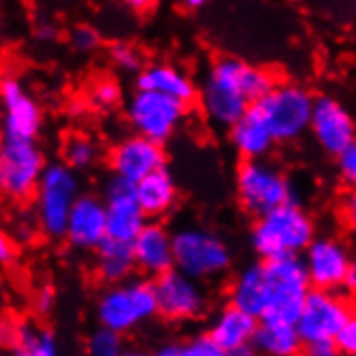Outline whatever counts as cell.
Returning a JSON list of instances; mask_svg holds the SVG:
<instances>
[{"instance_id": "47", "label": "cell", "mask_w": 356, "mask_h": 356, "mask_svg": "<svg viewBox=\"0 0 356 356\" xmlns=\"http://www.w3.org/2000/svg\"><path fill=\"white\" fill-rule=\"evenodd\" d=\"M205 3H203V0H193V3H186L184 7H188V9H201Z\"/></svg>"}, {"instance_id": "34", "label": "cell", "mask_w": 356, "mask_h": 356, "mask_svg": "<svg viewBox=\"0 0 356 356\" xmlns=\"http://www.w3.org/2000/svg\"><path fill=\"white\" fill-rule=\"evenodd\" d=\"M70 41H72V48L76 52H82V54H87V52H93L99 48L102 44V35L93 29V26H87V24H82V26H76L70 35Z\"/></svg>"}, {"instance_id": "45", "label": "cell", "mask_w": 356, "mask_h": 356, "mask_svg": "<svg viewBox=\"0 0 356 356\" xmlns=\"http://www.w3.org/2000/svg\"><path fill=\"white\" fill-rule=\"evenodd\" d=\"M346 287L352 291V294H356V257H354V261H352V268H350V275H348Z\"/></svg>"}, {"instance_id": "44", "label": "cell", "mask_w": 356, "mask_h": 356, "mask_svg": "<svg viewBox=\"0 0 356 356\" xmlns=\"http://www.w3.org/2000/svg\"><path fill=\"white\" fill-rule=\"evenodd\" d=\"M227 356H259V352L253 346H244V348H238L234 352H227Z\"/></svg>"}, {"instance_id": "41", "label": "cell", "mask_w": 356, "mask_h": 356, "mask_svg": "<svg viewBox=\"0 0 356 356\" xmlns=\"http://www.w3.org/2000/svg\"><path fill=\"white\" fill-rule=\"evenodd\" d=\"M13 257H15V246H13L11 238L0 229V266L11 264Z\"/></svg>"}, {"instance_id": "9", "label": "cell", "mask_w": 356, "mask_h": 356, "mask_svg": "<svg viewBox=\"0 0 356 356\" xmlns=\"http://www.w3.org/2000/svg\"><path fill=\"white\" fill-rule=\"evenodd\" d=\"M188 106L149 91H134L125 104V119H128L134 134L149 138L158 145L169 143L179 125L184 123Z\"/></svg>"}, {"instance_id": "30", "label": "cell", "mask_w": 356, "mask_h": 356, "mask_svg": "<svg viewBox=\"0 0 356 356\" xmlns=\"http://www.w3.org/2000/svg\"><path fill=\"white\" fill-rule=\"evenodd\" d=\"M125 341L123 334L97 326L87 337V356H123Z\"/></svg>"}, {"instance_id": "25", "label": "cell", "mask_w": 356, "mask_h": 356, "mask_svg": "<svg viewBox=\"0 0 356 356\" xmlns=\"http://www.w3.org/2000/svg\"><path fill=\"white\" fill-rule=\"evenodd\" d=\"M136 201L149 220L166 216L179 201V184L169 166L136 184Z\"/></svg>"}, {"instance_id": "18", "label": "cell", "mask_w": 356, "mask_h": 356, "mask_svg": "<svg viewBox=\"0 0 356 356\" xmlns=\"http://www.w3.org/2000/svg\"><path fill=\"white\" fill-rule=\"evenodd\" d=\"M209 76H214L216 80L225 82V85H229L234 91H238L250 106L259 104L277 87V80L272 76V72H268L266 67L253 65V63H246L242 58H236V56L218 58L212 65V70H209Z\"/></svg>"}, {"instance_id": "43", "label": "cell", "mask_w": 356, "mask_h": 356, "mask_svg": "<svg viewBox=\"0 0 356 356\" xmlns=\"http://www.w3.org/2000/svg\"><path fill=\"white\" fill-rule=\"evenodd\" d=\"M307 356H341L334 346H322V348H311L307 350Z\"/></svg>"}, {"instance_id": "38", "label": "cell", "mask_w": 356, "mask_h": 356, "mask_svg": "<svg viewBox=\"0 0 356 356\" xmlns=\"http://www.w3.org/2000/svg\"><path fill=\"white\" fill-rule=\"evenodd\" d=\"M54 307V289L52 287H39L33 294V309L39 316H48Z\"/></svg>"}, {"instance_id": "3", "label": "cell", "mask_w": 356, "mask_h": 356, "mask_svg": "<svg viewBox=\"0 0 356 356\" xmlns=\"http://www.w3.org/2000/svg\"><path fill=\"white\" fill-rule=\"evenodd\" d=\"M175 270L197 281L222 277L234 264L229 244L207 227L186 225L173 232Z\"/></svg>"}, {"instance_id": "5", "label": "cell", "mask_w": 356, "mask_h": 356, "mask_svg": "<svg viewBox=\"0 0 356 356\" xmlns=\"http://www.w3.org/2000/svg\"><path fill=\"white\" fill-rule=\"evenodd\" d=\"M316 97L296 82H277L255 111L264 117L277 143H294L311 128V115Z\"/></svg>"}, {"instance_id": "7", "label": "cell", "mask_w": 356, "mask_h": 356, "mask_svg": "<svg viewBox=\"0 0 356 356\" xmlns=\"http://www.w3.org/2000/svg\"><path fill=\"white\" fill-rule=\"evenodd\" d=\"M270 300L261 320L296 324L311 291L302 257H283L264 261Z\"/></svg>"}, {"instance_id": "33", "label": "cell", "mask_w": 356, "mask_h": 356, "mask_svg": "<svg viewBox=\"0 0 356 356\" xmlns=\"http://www.w3.org/2000/svg\"><path fill=\"white\" fill-rule=\"evenodd\" d=\"M184 356H227V352L207 332L184 341Z\"/></svg>"}, {"instance_id": "15", "label": "cell", "mask_w": 356, "mask_h": 356, "mask_svg": "<svg viewBox=\"0 0 356 356\" xmlns=\"http://www.w3.org/2000/svg\"><path fill=\"white\" fill-rule=\"evenodd\" d=\"M102 199L108 209V238L132 244L149 222L136 201V186L111 175V179L104 184Z\"/></svg>"}, {"instance_id": "14", "label": "cell", "mask_w": 356, "mask_h": 356, "mask_svg": "<svg viewBox=\"0 0 356 356\" xmlns=\"http://www.w3.org/2000/svg\"><path fill=\"white\" fill-rule=\"evenodd\" d=\"M309 132L328 156L337 158L352 143H356V121L348 106L332 95L316 97Z\"/></svg>"}, {"instance_id": "6", "label": "cell", "mask_w": 356, "mask_h": 356, "mask_svg": "<svg viewBox=\"0 0 356 356\" xmlns=\"http://www.w3.org/2000/svg\"><path fill=\"white\" fill-rule=\"evenodd\" d=\"M80 199V179L63 162H52L46 166L35 193L37 222L48 238H65L70 214Z\"/></svg>"}, {"instance_id": "40", "label": "cell", "mask_w": 356, "mask_h": 356, "mask_svg": "<svg viewBox=\"0 0 356 356\" xmlns=\"http://www.w3.org/2000/svg\"><path fill=\"white\" fill-rule=\"evenodd\" d=\"M343 222L352 234H356V193H350L343 201Z\"/></svg>"}, {"instance_id": "21", "label": "cell", "mask_w": 356, "mask_h": 356, "mask_svg": "<svg viewBox=\"0 0 356 356\" xmlns=\"http://www.w3.org/2000/svg\"><path fill=\"white\" fill-rule=\"evenodd\" d=\"M199 99H201V108L207 121L220 125V128H229V130L253 108L238 91H234L229 85H225V82L216 80L209 74L201 85Z\"/></svg>"}, {"instance_id": "37", "label": "cell", "mask_w": 356, "mask_h": 356, "mask_svg": "<svg viewBox=\"0 0 356 356\" xmlns=\"http://www.w3.org/2000/svg\"><path fill=\"white\" fill-rule=\"evenodd\" d=\"M19 332H22V322H15V320L0 322V343L13 350L19 341Z\"/></svg>"}, {"instance_id": "10", "label": "cell", "mask_w": 356, "mask_h": 356, "mask_svg": "<svg viewBox=\"0 0 356 356\" xmlns=\"http://www.w3.org/2000/svg\"><path fill=\"white\" fill-rule=\"evenodd\" d=\"M352 316V309L339 291L311 289L298 316L296 328L305 350L334 346L339 330Z\"/></svg>"}, {"instance_id": "12", "label": "cell", "mask_w": 356, "mask_h": 356, "mask_svg": "<svg viewBox=\"0 0 356 356\" xmlns=\"http://www.w3.org/2000/svg\"><path fill=\"white\" fill-rule=\"evenodd\" d=\"M0 108H3V138L37 140L44 128V111L17 76L0 78Z\"/></svg>"}, {"instance_id": "42", "label": "cell", "mask_w": 356, "mask_h": 356, "mask_svg": "<svg viewBox=\"0 0 356 356\" xmlns=\"http://www.w3.org/2000/svg\"><path fill=\"white\" fill-rule=\"evenodd\" d=\"M152 356H184V343L181 341H164L152 352Z\"/></svg>"}, {"instance_id": "17", "label": "cell", "mask_w": 356, "mask_h": 356, "mask_svg": "<svg viewBox=\"0 0 356 356\" xmlns=\"http://www.w3.org/2000/svg\"><path fill=\"white\" fill-rule=\"evenodd\" d=\"M106 238H108L106 203H104L102 197L95 195H80L70 214L65 240L70 242V246L78 250H93L95 253Z\"/></svg>"}, {"instance_id": "32", "label": "cell", "mask_w": 356, "mask_h": 356, "mask_svg": "<svg viewBox=\"0 0 356 356\" xmlns=\"http://www.w3.org/2000/svg\"><path fill=\"white\" fill-rule=\"evenodd\" d=\"M111 60H113V65L123 74H136L138 76L145 70L140 50L134 48L132 44H123V41H119V44H115L111 48Z\"/></svg>"}, {"instance_id": "27", "label": "cell", "mask_w": 356, "mask_h": 356, "mask_svg": "<svg viewBox=\"0 0 356 356\" xmlns=\"http://www.w3.org/2000/svg\"><path fill=\"white\" fill-rule=\"evenodd\" d=\"M95 270H97V277L106 285L130 281L136 270L132 244L106 238L95 250Z\"/></svg>"}, {"instance_id": "39", "label": "cell", "mask_w": 356, "mask_h": 356, "mask_svg": "<svg viewBox=\"0 0 356 356\" xmlns=\"http://www.w3.org/2000/svg\"><path fill=\"white\" fill-rule=\"evenodd\" d=\"M33 37L39 41V44H50L58 37V29L52 22H37L33 29Z\"/></svg>"}, {"instance_id": "20", "label": "cell", "mask_w": 356, "mask_h": 356, "mask_svg": "<svg viewBox=\"0 0 356 356\" xmlns=\"http://www.w3.org/2000/svg\"><path fill=\"white\" fill-rule=\"evenodd\" d=\"M136 89L171 97L184 106L199 97V87L193 76L173 63H149L136 76Z\"/></svg>"}, {"instance_id": "24", "label": "cell", "mask_w": 356, "mask_h": 356, "mask_svg": "<svg viewBox=\"0 0 356 356\" xmlns=\"http://www.w3.org/2000/svg\"><path fill=\"white\" fill-rule=\"evenodd\" d=\"M229 140H232L234 149L238 152L242 162L266 160L277 145L268 123L255 108H250L234 128L229 130Z\"/></svg>"}, {"instance_id": "31", "label": "cell", "mask_w": 356, "mask_h": 356, "mask_svg": "<svg viewBox=\"0 0 356 356\" xmlns=\"http://www.w3.org/2000/svg\"><path fill=\"white\" fill-rule=\"evenodd\" d=\"M89 104L97 111H111L119 106V102L123 97V89L115 78H99L95 80L89 89Z\"/></svg>"}, {"instance_id": "2", "label": "cell", "mask_w": 356, "mask_h": 356, "mask_svg": "<svg viewBox=\"0 0 356 356\" xmlns=\"http://www.w3.org/2000/svg\"><path fill=\"white\" fill-rule=\"evenodd\" d=\"M158 316L154 283L149 279H130L108 285L95 302L97 326L119 334L134 332Z\"/></svg>"}, {"instance_id": "22", "label": "cell", "mask_w": 356, "mask_h": 356, "mask_svg": "<svg viewBox=\"0 0 356 356\" xmlns=\"http://www.w3.org/2000/svg\"><path fill=\"white\" fill-rule=\"evenodd\" d=\"M268 300H270V291H268L264 261L244 266L234 277L232 285H229V305H234L246 311L248 316L261 320L268 309Z\"/></svg>"}, {"instance_id": "36", "label": "cell", "mask_w": 356, "mask_h": 356, "mask_svg": "<svg viewBox=\"0 0 356 356\" xmlns=\"http://www.w3.org/2000/svg\"><path fill=\"white\" fill-rule=\"evenodd\" d=\"M334 350L341 356H356V311H352V316L339 330L334 339Z\"/></svg>"}, {"instance_id": "29", "label": "cell", "mask_w": 356, "mask_h": 356, "mask_svg": "<svg viewBox=\"0 0 356 356\" xmlns=\"http://www.w3.org/2000/svg\"><path fill=\"white\" fill-rule=\"evenodd\" d=\"M60 156H63V164L78 173V171L91 169V166L97 162L99 147H97V143L87 134H72L65 138V143H63Z\"/></svg>"}, {"instance_id": "1", "label": "cell", "mask_w": 356, "mask_h": 356, "mask_svg": "<svg viewBox=\"0 0 356 356\" xmlns=\"http://www.w3.org/2000/svg\"><path fill=\"white\" fill-rule=\"evenodd\" d=\"M316 238V220L296 201L257 218L250 229V246L261 261L302 257Z\"/></svg>"}, {"instance_id": "28", "label": "cell", "mask_w": 356, "mask_h": 356, "mask_svg": "<svg viewBox=\"0 0 356 356\" xmlns=\"http://www.w3.org/2000/svg\"><path fill=\"white\" fill-rule=\"evenodd\" d=\"M11 356H60V348L50 330L22 322L19 341L11 350Z\"/></svg>"}, {"instance_id": "11", "label": "cell", "mask_w": 356, "mask_h": 356, "mask_svg": "<svg viewBox=\"0 0 356 356\" xmlns=\"http://www.w3.org/2000/svg\"><path fill=\"white\" fill-rule=\"evenodd\" d=\"M154 294L158 302V316L169 322H195L207 311V291L201 281L186 277L179 270H171L158 277Z\"/></svg>"}, {"instance_id": "13", "label": "cell", "mask_w": 356, "mask_h": 356, "mask_svg": "<svg viewBox=\"0 0 356 356\" xmlns=\"http://www.w3.org/2000/svg\"><path fill=\"white\" fill-rule=\"evenodd\" d=\"M311 289L339 291L348 283L352 268V250L334 236H318L302 255Z\"/></svg>"}, {"instance_id": "8", "label": "cell", "mask_w": 356, "mask_h": 356, "mask_svg": "<svg viewBox=\"0 0 356 356\" xmlns=\"http://www.w3.org/2000/svg\"><path fill=\"white\" fill-rule=\"evenodd\" d=\"M46 166V156L37 140H13L0 136V193L7 199H35Z\"/></svg>"}, {"instance_id": "23", "label": "cell", "mask_w": 356, "mask_h": 356, "mask_svg": "<svg viewBox=\"0 0 356 356\" xmlns=\"http://www.w3.org/2000/svg\"><path fill=\"white\" fill-rule=\"evenodd\" d=\"M259 328V320L248 316L246 311L225 305L212 320L207 328V334L212 337L225 352H234L244 346H253L255 332Z\"/></svg>"}, {"instance_id": "16", "label": "cell", "mask_w": 356, "mask_h": 356, "mask_svg": "<svg viewBox=\"0 0 356 356\" xmlns=\"http://www.w3.org/2000/svg\"><path fill=\"white\" fill-rule=\"evenodd\" d=\"M108 166L115 177L130 184H138L152 173L166 166L164 145H158L145 136L130 134L121 138L108 154Z\"/></svg>"}, {"instance_id": "35", "label": "cell", "mask_w": 356, "mask_h": 356, "mask_svg": "<svg viewBox=\"0 0 356 356\" xmlns=\"http://www.w3.org/2000/svg\"><path fill=\"white\" fill-rule=\"evenodd\" d=\"M337 171L341 181L352 193H356V143H352L343 154L337 156Z\"/></svg>"}, {"instance_id": "46", "label": "cell", "mask_w": 356, "mask_h": 356, "mask_svg": "<svg viewBox=\"0 0 356 356\" xmlns=\"http://www.w3.org/2000/svg\"><path fill=\"white\" fill-rule=\"evenodd\" d=\"M123 356H152V354L143 352V350H125V354H123Z\"/></svg>"}, {"instance_id": "26", "label": "cell", "mask_w": 356, "mask_h": 356, "mask_svg": "<svg viewBox=\"0 0 356 356\" xmlns=\"http://www.w3.org/2000/svg\"><path fill=\"white\" fill-rule=\"evenodd\" d=\"M253 348L259 352V356H300L305 343L300 339L296 324L259 320Z\"/></svg>"}, {"instance_id": "19", "label": "cell", "mask_w": 356, "mask_h": 356, "mask_svg": "<svg viewBox=\"0 0 356 356\" xmlns=\"http://www.w3.org/2000/svg\"><path fill=\"white\" fill-rule=\"evenodd\" d=\"M136 270L149 281H156L166 272L175 270L173 234L160 220H149L140 236L132 242Z\"/></svg>"}, {"instance_id": "4", "label": "cell", "mask_w": 356, "mask_h": 356, "mask_svg": "<svg viewBox=\"0 0 356 356\" xmlns=\"http://www.w3.org/2000/svg\"><path fill=\"white\" fill-rule=\"evenodd\" d=\"M236 195L244 212L255 218L296 201L294 186L287 175L268 160H248L238 166Z\"/></svg>"}]
</instances>
